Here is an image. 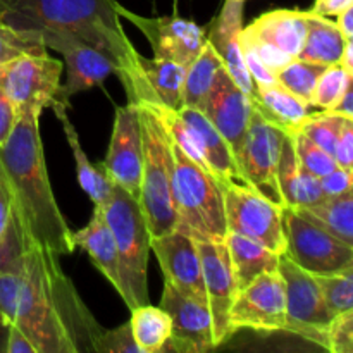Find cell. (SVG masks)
I'll return each mask as SVG.
<instances>
[{
	"label": "cell",
	"instance_id": "cell-1",
	"mask_svg": "<svg viewBox=\"0 0 353 353\" xmlns=\"http://www.w3.org/2000/svg\"><path fill=\"white\" fill-rule=\"evenodd\" d=\"M0 317L19 327L38 353L95 352L100 326L83 303L59 255L24 247L10 224L0 248Z\"/></svg>",
	"mask_w": 353,
	"mask_h": 353
},
{
	"label": "cell",
	"instance_id": "cell-2",
	"mask_svg": "<svg viewBox=\"0 0 353 353\" xmlns=\"http://www.w3.org/2000/svg\"><path fill=\"white\" fill-rule=\"evenodd\" d=\"M40 116H19L12 134L0 147V185L9 199L12 226L21 243L37 245L61 257L71 254L74 245L48 179Z\"/></svg>",
	"mask_w": 353,
	"mask_h": 353
},
{
	"label": "cell",
	"instance_id": "cell-3",
	"mask_svg": "<svg viewBox=\"0 0 353 353\" xmlns=\"http://www.w3.org/2000/svg\"><path fill=\"white\" fill-rule=\"evenodd\" d=\"M3 23L23 30H59L100 48L119 64L121 79L133 71L137 48L116 12V0H6Z\"/></svg>",
	"mask_w": 353,
	"mask_h": 353
},
{
	"label": "cell",
	"instance_id": "cell-4",
	"mask_svg": "<svg viewBox=\"0 0 353 353\" xmlns=\"http://www.w3.org/2000/svg\"><path fill=\"white\" fill-rule=\"evenodd\" d=\"M140 107L141 126V179L140 202L150 238L178 230V209L174 200V161L171 140L157 114L145 103Z\"/></svg>",
	"mask_w": 353,
	"mask_h": 353
},
{
	"label": "cell",
	"instance_id": "cell-5",
	"mask_svg": "<svg viewBox=\"0 0 353 353\" xmlns=\"http://www.w3.org/2000/svg\"><path fill=\"white\" fill-rule=\"evenodd\" d=\"M171 140V138H169ZM178 230L193 240L223 241L228 234L223 183L171 140Z\"/></svg>",
	"mask_w": 353,
	"mask_h": 353
},
{
	"label": "cell",
	"instance_id": "cell-6",
	"mask_svg": "<svg viewBox=\"0 0 353 353\" xmlns=\"http://www.w3.org/2000/svg\"><path fill=\"white\" fill-rule=\"evenodd\" d=\"M103 217L116 241L133 309L148 303V255L150 233L137 196L114 185L102 207Z\"/></svg>",
	"mask_w": 353,
	"mask_h": 353
},
{
	"label": "cell",
	"instance_id": "cell-7",
	"mask_svg": "<svg viewBox=\"0 0 353 353\" xmlns=\"http://www.w3.org/2000/svg\"><path fill=\"white\" fill-rule=\"evenodd\" d=\"M62 62L48 52L23 54L0 64V90L14 103L17 116L41 114L57 100Z\"/></svg>",
	"mask_w": 353,
	"mask_h": 353
},
{
	"label": "cell",
	"instance_id": "cell-8",
	"mask_svg": "<svg viewBox=\"0 0 353 353\" xmlns=\"http://www.w3.org/2000/svg\"><path fill=\"white\" fill-rule=\"evenodd\" d=\"M223 192L228 231L259 241L272 252L285 254L283 207L247 183H223Z\"/></svg>",
	"mask_w": 353,
	"mask_h": 353
},
{
	"label": "cell",
	"instance_id": "cell-9",
	"mask_svg": "<svg viewBox=\"0 0 353 353\" xmlns=\"http://www.w3.org/2000/svg\"><path fill=\"white\" fill-rule=\"evenodd\" d=\"M283 230L285 255L310 274H333L353 265L352 245L338 240L292 207H283Z\"/></svg>",
	"mask_w": 353,
	"mask_h": 353
},
{
	"label": "cell",
	"instance_id": "cell-10",
	"mask_svg": "<svg viewBox=\"0 0 353 353\" xmlns=\"http://www.w3.org/2000/svg\"><path fill=\"white\" fill-rule=\"evenodd\" d=\"M278 272L285 283L288 333L324 348L327 326L334 314L324 302L316 276L296 265L285 254L279 255Z\"/></svg>",
	"mask_w": 353,
	"mask_h": 353
},
{
	"label": "cell",
	"instance_id": "cell-11",
	"mask_svg": "<svg viewBox=\"0 0 353 353\" xmlns=\"http://www.w3.org/2000/svg\"><path fill=\"white\" fill-rule=\"evenodd\" d=\"M34 31L40 33L47 50H57L64 57L65 83L59 88L57 100L65 105L71 103L74 95L100 85L110 74L119 72V64L109 54L79 40L74 34L48 28Z\"/></svg>",
	"mask_w": 353,
	"mask_h": 353
},
{
	"label": "cell",
	"instance_id": "cell-12",
	"mask_svg": "<svg viewBox=\"0 0 353 353\" xmlns=\"http://www.w3.org/2000/svg\"><path fill=\"white\" fill-rule=\"evenodd\" d=\"M231 333L252 330L259 333H288L285 283L278 271L259 274L236 293L230 309Z\"/></svg>",
	"mask_w": 353,
	"mask_h": 353
},
{
	"label": "cell",
	"instance_id": "cell-13",
	"mask_svg": "<svg viewBox=\"0 0 353 353\" xmlns=\"http://www.w3.org/2000/svg\"><path fill=\"white\" fill-rule=\"evenodd\" d=\"M286 131L269 123L254 105H252L250 123L243 147L238 155V165L245 183L254 186L257 192L283 207L278 186V162L281 145Z\"/></svg>",
	"mask_w": 353,
	"mask_h": 353
},
{
	"label": "cell",
	"instance_id": "cell-14",
	"mask_svg": "<svg viewBox=\"0 0 353 353\" xmlns=\"http://www.w3.org/2000/svg\"><path fill=\"white\" fill-rule=\"evenodd\" d=\"M116 12L133 23L150 43L154 57L178 62L188 68L207 41V28L178 16L145 17L116 2Z\"/></svg>",
	"mask_w": 353,
	"mask_h": 353
},
{
	"label": "cell",
	"instance_id": "cell-15",
	"mask_svg": "<svg viewBox=\"0 0 353 353\" xmlns=\"http://www.w3.org/2000/svg\"><path fill=\"white\" fill-rule=\"evenodd\" d=\"M141 161H143V150H141L140 107L133 100H128L126 105L116 109L109 152L105 161L100 164L103 165L114 185L121 186L138 199Z\"/></svg>",
	"mask_w": 353,
	"mask_h": 353
},
{
	"label": "cell",
	"instance_id": "cell-16",
	"mask_svg": "<svg viewBox=\"0 0 353 353\" xmlns=\"http://www.w3.org/2000/svg\"><path fill=\"white\" fill-rule=\"evenodd\" d=\"M150 252L157 257L168 285L186 299L207 305L202 262L196 241L190 234L174 230L171 233L150 238Z\"/></svg>",
	"mask_w": 353,
	"mask_h": 353
},
{
	"label": "cell",
	"instance_id": "cell-17",
	"mask_svg": "<svg viewBox=\"0 0 353 353\" xmlns=\"http://www.w3.org/2000/svg\"><path fill=\"white\" fill-rule=\"evenodd\" d=\"M202 262L203 285H205L207 307L210 310L217 347L233 336L230 327V309L236 296L233 268L226 241L195 240Z\"/></svg>",
	"mask_w": 353,
	"mask_h": 353
},
{
	"label": "cell",
	"instance_id": "cell-18",
	"mask_svg": "<svg viewBox=\"0 0 353 353\" xmlns=\"http://www.w3.org/2000/svg\"><path fill=\"white\" fill-rule=\"evenodd\" d=\"M161 307L171 317V336L162 352L203 353L217 347L209 307L186 299L164 283Z\"/></svg>",
	"mask_w": 353,
	"mask_h": 353
},
{
	"label": "cell",
	"instance_id": "cell-19",
	"mask_svg": "<svg viewBox=\"0 0 353 353\" xmlns=\"http://www.w3.org/2000/svg\"><path fill=\"white\" fill-rule=\"evenodd\" d=\"M186 68L165 59H147L141 54L134 55L133 71L121 81L126 88L128 100L133 102L159 103L171 110L183 107V79Z\"/></svg>",
	"mask_w": 353,
	"mask_h": 353
},
{
	"label": "cell",
	"instance_id": "cell-20",
	"mask_svg": "<svg viewBox=\"0 0 353 353\" xmlns=\"http://www.w3.org/2000/svg\"><path fill=\"white\" fill-rule=\"evenodd\" d=\"M202 112L226 140L238 162V155L243 147L248 123H250L252 100L250 95H247L234 83L223 65L216 72V79Z\"/></svg>",
	"mask_w": 353,
	"mask_h": 353
},
{
	"label": "cell",
	"instance_id": "cell-21",
	"mask_svg": "<svg viewBox=\"0 0 353 353\" xmlns=\"http://www.w3.org/2000/svg\"><path fill=\"white\" fill-rule=\"evenodd\" d=\"M71 240L74 248L78 247L88 254L90 261L119 293L128 309H133V299H131L130 286H128L126 274H124L123 262H121L116 241H114L100 207H93V216L90 223L81 230L72 231Z\"/></svg>",
	"mask_w": 353,
	"mask_h": 353
},
{
	"label": "cell",
	"instance_id": "cell-22",
	"mask_svg": "<svg viewBox=\"0 0 353 353\" xmlns=\"http://www.w3.org/2000/svg\"><path fill=\"white\" fill-rule=\"evenodd\" d=\"M245 0H226L207 28V41L219 55L223 68L230 72L238 86L247 95H254V81L247 71L241 52V30H243Z\"/></svg>",
	"mask_w": 353,
	"mask_h": 353
},
{
	"label": "cell",
	"instance_id": "cell-23",
	"mask_svg": "<svg viewBox=\"0 0 353 353\" xmlns=\"http://www.w3.org/2000/svg\"><path fill=\"white\" fill-rule=\"evenodd\" d=\"M178 116L181 117L183 123L193 134L196 148L202 155L203 162L209 168V171L219 179L221 183L240 181L245 183L243 174L240 171L236 157L231 152L230 145L226 143L219 131L212 126L205 114L202 110L190 109V107H181L178 110Z\"/></svg>",
	"mask_w": 353,
	"mask_h": 353
},
{
	"label": "cell",
	"instance_id": "cell-24",
	"mask_svg": "<svg viewBox=\"0 0 353 353\" xmlns=\"http://www.w3.org/2000/svg\"><path fill=\"white\" fill-rule=\"evenodd\" d=\"M241 33L295 59L300 55L305 41L307 10H269L252 21Z\"/></svg>",
	"mask_w": 353,
	"mask_h": 353
},
{
	"label": "cell",
	"instance_id": "cell-25",
	"mask_svg": "<svg viewBox=\"0 0 353 353\" xmlns=\"http://www.w3.org/2000/svg\"><path fill=\"white\" fill-rule=\"evenodd\" d=\"M278 186L283 207H307L326 196L321 190L319 178L303 168L296 159L292 134L286 133L278 162Z\"/></svg>",
	"mask_w": 353,
	"mask_h": 353
},
{
	"label": "cell",
	"instance_id": "cell-26",
	"mask_svg": "<svg viewBox=\"0 0 353 353\" xmlns=\"http://www.w3.org/2000/svg\"><path fill=\"white\" fill-rule=\"evenodd\" d=\"M50 109L54 110L55 117L61 123L65 138H68L69 147H71L72 157H74L76 162V174H78L79 186L90 196V200L93 202V207H102L105 203L107 196H109L110 190H112L114 181L109 178V174H107L102 164L93 165L88 161V157H86L85 150L81 147L78 131H76L74 124L71 123V119L68 116L69 105L59 102V100H54L50 103Z\"/></svg>",
	"mask_w": 353,
	"mask_h": 353
},
{
	"label": "cell",
	"instance_id": "cell-27",
	"mask_svg": "<svg viewBox=\"0 0 353 353\" xmlns=\"http://www.w3.org/2000/svg\"><path fill=\"white\" fill-rule=\"evenodd\" d=\"M252 105L269 121L286 133H292L300 128L309 116V103L303 102L290 90L279 83L271 85H254V95L250 97Z\"/></svg>",
	"mask_w": 353,
	"mask_h": 353
},
{
	"label": "cell",
	"instance_id": "cell-28",
	"mask_svg": "<svg viewBox=\"0 0 353 353\" xmlns=\"http://www.w3.org/2000/svg\"><path fill=\"white\" fill-rule=\"evenodd\" d=\"M226 247L230 252L231 268H233L236 290H243L250 281H254L259 274L268 271H278L279 255L271 248L264 247L259 241L250 240L243 234L228 231Z\"/></svg>",
	"mask_w": 353,
	"mask_h": 353
},
{
	"label": "cell",
	"instance_id": "cell-29",
	"mask_svg": "<svg viewBox=\"0 0 353 353\" xmlns=\"http://www.w3.org/2000/svg\"><path fill=\"white\" fill-rule=\"evenodd\" d=\"M295 210L338 240L353 247V190L343 195L323 196L317 202L307 207H296Z\"/></svg>",
	"mask_w": 353,
	"mask_h": 353
},
{
	"label": "cell",
	"instance_id": "cell-30",
	"mask_svg": "<svg viewBox=\"0 0 353 353\" xmlns=\"http://www.w3.org/2000/svg\"><path fill=\"white\" fill-rule=\"evenodd\" d=\"M347 40L338 30L336 23L330 17L319 16L307 10V33L299 59L331 65L340 62Z\"/></svg>",
	"mask_w": 353,
	"mask_h": 353
},
{
	"label": "cell",
	"instance_id": "cell-31",
	"mask_svg": "<svg viewBox=\"0 0 353 353\" xmlns=\"http://www.w3.org/2000/svg\"><path fill=\"white\" fill-rule=\"evenodd\" d=\"M130 327L140 353H159L171 336V317L162 307L150 303L131 309Z\"/></svg>",
	"mask_w": 353,
	"mask_h": 353
},
{
	"label": "cell",
	"instance_id": "cell-32",
	"mask_svg": "<svg viewBox=\"0 0 353 353\" xmlns=\"http://www.w3.org/2000/svg\"><path fill=\"white\" fill-rule=\"evenodd\" d=\"M221 59L209 41H205L202 52L196 55L195 61L186 68L183 79V107L203 110L210 88L216 79V72L221 68Z\"/></svg>",
	"mask_w": 353,
	"mask_h": 353
},
{
	"label": "cell",
	"instance_id": "cell-33",
	"mask_svg": "<svg viewBox=\"0 0 353 353\" xmlns=\"http://www.w3.org/2000/svg\"><path fill=\"white\" fill-rule=\"evenodd\" d=\"M326 68L327 65H321L316 64V62H309L295 57L288 64L283 65L281 69H278L276 79H278L279 85L285 86L293 95H296L310 105L317 79H319V76L323 74Z\"/></svg>",
	"mask_w": 353,
	"mask_h": 353
},
{
	"label": "cell",
	"instance_id": "cell-34",
	"mask_svg": "<svg viewBox=\"0 0 353 353\" xmlns=\"http://www.w3.org/2000/svg\"><path fill=\"white\" fill-rule=\"evenodd\" d=\"M327 309L336 314L353 309V265L333 274L316 276Z\"/></svg>",
	"mask_w": 353,
	"mask_h": 353
},
{
	"label": "cell",
	"instance_id": "cell-35",
	"mask_svg": "<svg viewBox=\"0 0 353 353\" xmlns=\"http://www.w3.org/2000/svg\"><path fill=\"white\" fill-rule=\"evenodd\" d=\"M347 117L340 116V114L336 112L321 110V112L309 114V116L303 119V123L300 124L299 131H302V133L305 134V137H309L314 143L319 145L321 148H324V150L330 152V154L333 155L334 143H336L341 128H343V124L347 123Z\"/></svg>",
	"mask_w": 353,
	"mask_h": 353
},
{
	"label": "cell",
	"instance_id": "cell-36",
	"mask_svg": "<svg viewBox=\"0 0 353 353\" xmlns=\"http://www.w3.org/2000/svg\"><path fill=\"white\" fill-rule=\"evenodd\" d=\"M47 47L41 37L34 30L14 28L7 23H0V64L23 54H38Z\"/></svg>",
	"mask_w": 353,
	"mask_h": 353
},
{
	"label": "cell",
	"instance_id": "cell-37",
	"mask_svg": "<svg viewBox=\"0 0 353 353\" xmlns=\"http://www.w3.org/2000/svg\"><path fill=\"white\" fill-rule=\"evenodd\" d=\"M352 79L353 76L348 74L340 64L327 65L323 74L319 76V79H317L310 105L317 107L321 110H330Z\"/></svg>",
	"mask_w": 353,
	"mask_h": 353
},
{
	"label": "cell",
	"instance_id": "cell-38",
	"mask_svg": "<svg viewBox=\"0 0 353 353\" xmlns=\"http://www.w3.org/2000/svg\"><path fill=\"white\" fill-rule=\"evenodd\" d=\"M290 134H292L293 148H295L296 159L300 161V164L309 169L317 178H323L331 169L336 168V162H334L333 155L324 150V148H321L319 145L314 143L302 131L296 130L292 131Z\"/></svg>",
	"mask_w": 353,
	"mask_h": 353
},
{
	"label": "cell",
	"instance_id": "cell-39",
	"mask_svg": "<svg viewBox=\"0 0 353 353\" xmlns=\"http://www.w3.org/2000/svg\"><path fill=\"white\" fill-rule=\"evenodd\" d=\"M324 348L333 353H353V309L333 317L327 326Z\"/></svg>",
	"mask_w": 353,
	"mask_h": 353
},
{
	"label": "cell",
	"instance_id": "cell-40",
	"mask_svg": "<svg viewBox=\"0 0 353 353\" xmlns=\"http://www.w3.org/2000/svg\"><path fill=\"white\" fill-rule=\"evenodd\" d=\"M97 353H140L131 334L130 323L114 330H103L95 345Z\"/></svg>",
	"mask_w": 353,
	"mask_h": 353
},
{
	"label": "cell",
	"instance_id": "cell-41",
	"mask_svg": "<svg viewBox=\"0 0 353 353\" xmlns=\"http://www.w3.org/2000/svg\"><path fill=\"white\" fill-rule=\"evenodd\" d=\"M241 52H243L245 65H247V71L248 74H250L254 85H271V83H278L276 72L272 71L271 68H268V65L262 62V59L255 54L254 48L248 43H245L243 40H241Z\"/></svg>",
	"mask_w": 353,
	"mask_h": 353
},
{
	"label": "cell",
	"instance_id": "cell-42",
	"mask_svg": "<svg viewBox=\"0 0 353 353\" xmlns=\"http://www.w3.org/2000/svg\"><path fill=\"white\" fill-rule=\"evenodd\" d=\"M321 190L326 196H334V195H343V193L352 192L353 188V171L352 169H345L336 165L334 169H331L327 174H324L323 178H319Z\"/></svg>",
	"mask_w": 353,
	"mask_h": 353
},
{
	"label": "cell",
	"instance_id": "cell-43",
	"mask_svg": "<svg viewBox=\"0 0 353 353\" xmlns=\"http://www.w3.org/2000/svg\"><path fill=\"white\" fill-rule=\"evenodd\" d=\"M333 159L336 165L353 171V121L348 119L343 124L333 148Z\"/></svg>",
	"mask_w": 353,
	"mask_h": 353
},
{
	"label": "cell",
	"instance_id": "cell-44",
	"mask_svg": "<svg viewBox=\"0 0 353 353\" xmlns=\"http://www.w3.org/2000/svg\"><path fill=\"white\" fill-rule=\"evenodd\" d=\"M17 119H19V116H17L16 107L10 102L9 97L0 90V147L12 134Z\"/></svg>",
	"mask_w": 353,
	"mask_h": 353
},
{
	"label": "cell",
	"instance_id": "cell-45",
	"mask_svg": "<svg viewBox=\"0 0 353 353\" xmlns=\"http://www.w3.org/2000/svg\"><path fill=\"white\" fill-rule=\"evenodd\" d=\"M3 352L6 353H38L34 345L31 343L30 338L19 330V327L9 324L6 333V341H3Z\"/></svg>",
	"mask_w": 353,
	"mask_h": 353
},
{
	"label": "cell",
	"instance_id": "cell-46",
	"mask_svg": "<svg viewBox=\"0 0 353 353\" xmlns=\"http://www.w3.org/2000/svg\"><path fill=\"white\" fill-rule=\"evenodd\" d=\"M350 6H353V0H316L310 12L319 14V16L324 17H336L341 10H345Z\"/></svg>",
	"mask_w": 353,
	"mask_h": 353
},
{
	"label": "cell",
	"instance_id": "cell-47",
	"mask_svg": "<svg viewBox=\"0 0 353 353\" xmlns=\"http://www.w3.org/2000/svg\"><path fill=\"white\" fill-rule=\"evenodd\" d=\"M10 224H12V214H10V203L3 186L0 185V248L9 234Z\"/></svg>",
	"mask_w": 353,
	"mask_h": 353
},
{
	"label": "cell",
	"instance_id": "cell-48",
	"mask_svg": "<svg viewBox=\"0 0 353 353\" xmlns=\"http://www.w3.org/2000/svg\"><path fill=\"white\" fill-rule=\"evenodd\" d=\"M330 110L331 112H336L340 114V116L347 117V119H353V79L348 83L340 99L336 100V103H334Z\"/></svg>",
	"mask_w": 353,
	"mask_h": 353
},
{
	"label": "cell",
	"instance_id": "cell-49",
	"mask_svg": "<svg viewBox=\"0 0 353 353\" xmlns=\"http://www.w3.org/2000/svg\"><path fill=\"white\" fill-rule=\"evenodd\" d=\"M336 17V26L345 37V40H353V6L341 10Z\"/></svg>",
	"mask_w": 353,
	"mask_h": 353
},
{
	"label": "cell",
	"instance_id": "cell-50",
	"mask_svg": "<svg viewBox=\"0 0 353 353\" xmlns=\"http://www.w3.org/2000/svg\"><path fill=\"white\" fill-rule=\"evenodd\" d=\"M338 64L348 72V74L353 76V40H347L343 48V54H341L340 62Z\"/></svg>",
	"mask_w": 353,
	"mask_h": 353
},
{
	"label": "cell",
	"instance_id": "cell-51",
	"mask_svg": "<svg viewBox=\"0 0 353 353\" xmlns=\"http://www.w3.org/2000/svg\"><path fill=\"white\" fill-rule=\"evenodd\" d=\"M7 14V3L6 0H0V23H3V17Z\"/></svg>",
	"mask_w": 353,
	"mask_h": 353
}]
</instances>
